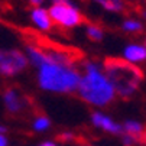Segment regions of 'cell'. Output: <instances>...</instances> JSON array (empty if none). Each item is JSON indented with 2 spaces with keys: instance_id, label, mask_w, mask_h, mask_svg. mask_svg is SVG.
<instances>
[{
  "instance_id": "d6986e66",
  "label": "cell",
  "mask_w": 146,
  "mask_h": 146,
  "mask_svg": "<svg viewBox=\"0 0 146 146\" xmlns=\"http://www.w3.org/2000/svg\"><path fill=\"white\" fill-rule=\"evenodd\" d=\"M139 13H140L143 17H146V7H140V9H139Z\"/></svg>"
},
{
  "instance_id": "7c38bea8",
  "label": "cell",
  "mask_w": 146,
  "mask_h": 146,
  "mask_svg": "<svg viewBox=\"0 0 146 146\" xmlns=\"http://www.w3.org/2000/svg\"><path fill=\"white\" fill-rule=\"evenodd\" d=\"M87 36L93 40V42H97L103 38V29L98 26V25H94V23H88V28H87Z\"/></svg>"
},
{
  "instance_id": "ffe728a7",
  "label": "cell",
  "mask_w": 146,
  "mask_h": 146,
  "mask_svg": "<svg viewBox=\"0 0 146 146\" xmlns=\"http://www.w3.org/2000/svg\"><path fill=\"white\" fill-rule=\"evenodd\" d=\"M52 3H68L70 0H51Z\"/></svg>"
},
{
  "instance_id": "9a60e30c",
  "label": "cell",
  "mask_w": 146,
  "mask_h": 146,
  "mask_svg": "<svg viewBox=\"0 0 146 146\" xmlns=\"http://www.w3.org/2000/svg\"><path fill=\"white\" fill-rule=\"evenodd\" d=\"M74 139H75V136L72 133H61L56 136L58 142H68V140H74Z\"/></svg>"
},
{
  "instance_id": "7402d4cb",
  "label": "cell",
  "mask_w": 146,
  "mask_h": 146,
  "mask_svg": "<svg viewBox=\"0 0 146 146\" xmlns=\"http://www.w3.org/2000/svg\"><path fill=\"white\" fill-rule=\"evenodd\" d=\"M42 146H55V145H54V143H44Z\"/></svg>"
},
{
  "instance_id": "7a4b0ae2",
  "label": "cell",
  "mask_w": 146,
  "mask_h": 146,
  "mask_svg": "<svg viewBox=\"0 0 146 146\" xmlns=\"http://www.w3.org/2000/svg\"><path fill=\"white\" fill-rule=\"evenodd\" d=\"M103 67L114 93L126 100L136 93L139 84L145 78L142 68L123 58L107 56L103 62Z\"/></svg>"
},
{
  "instance_id": "8992f818",
  "label": "cell",
  "mask_w": 146,
  "mask_h": 146,
  "mask_svg": "<svg viewBox=\"0 0 146 146\" xmlns=\"http://www.w3.org/2000/svg\"><path fill=\"white\" fill-rule=\"evenodd\" d=\"M48 13H49L52 23L62 29H70V28L78 26L82 22H86L84 16L70 2L68 3H54V6H51Z\"/></svg>"
},
{
  "instance_id": "5bb4252c",
  "label": "cell",
  "mask_w": 146,
  "mask_h": 146,
  "mask_svg": "<svg viewBox=\"0 0 146 146\" xmlns=\"http://www.w3.org/2000/svg\"><path fill=\"white\" fill-rule=\"evenodd\" d=\"M33 127H35L36 130H45V129L49 127V121H48V119L44 116V113H42V114H38V117H36L35 123H33Z\"/></svg>"
},
{
  "instance_id": "8fae6325",
  "label": "cell",
  "mask_w": 146,
  "mask_h": 146,
  "mask_svg": "<svg viewBox=\"0 0 146 146\" xmlns=\"http://www.w3.org/2000/svg\"><path fill=\"white\" fill-rule=\"evenodd\" d=\"M126 58H129L130 61H143L146 59V49L142 48V46H137V45H133V46H129L124 52Z\"/></svg>"
},
{
  "instance_id": "4fadbf2b",
  "label": "cell",
  "mask_w": 146,
  "mask_h": 146,
  "mask_svg": "<svg viewBox=\"0 0 146 146\" xmlns=\"http://www.w3.org/2000/svg\"><path fill=\"white\" fill-rule=\"evenodd\" d=\"M123 29L127 32H142V23L135 19H127L123 22Z\"/></svg>"
},
{
  "instance_id": "2e32d148",
  "label": "cell",
  "mask_w": 146,
  "mask_h": 146,
  "mask_svg": "<svg viewBox=\"0 0 146 146\" xmlns=\"http://www.w3.org/2000/svg\"><path fill=\"white\" fill-rule=\"evenodd\" d=\"M139 143H145V145H146V127H143V132H142V135H140Z\"/></svg>"
},
{
  "instance_id": "5b68a950",
  "label": "cell",
  "mask_w": 146,
  "mask_h": 146,
  "mask_svg": "<svg viewBox=\"0 0 146 146\" xmlns=\"http://www.w3.org/2000/svg\"><path fill=\"white\" fill-rule=\"evenodd\" d=\"M3 98H5V106L7 113L13 117H22L26 113L36 114V116L42 114L40 109L36 106L35 100L16 87H7L3 94Z\"/></svg>"
},
{
  "instance_id": "277c9868",
  "label": "cell",
  "mask_w": 146,
  "mask_h": 146,
  "mask_svg": "<svg viewBox=\"0 0 146 146\" xmlns=\"http://www.w3.org/2000/svg\"><path fill=\"white\" fill-rule=\"evenodd\" d=\"M80 75L74 68L58 65V64H42L39 67V84L45 90L70 93L78 88Z\"/></svg>"
},
{
  "instance_id": "6da1fadb",
  "label": "cell",
  "mask_w": 146,
  "mask_h": 146,
  "mask_svg": "<svg viewBox=\"0 0 146 146\" xmlns=\"http://www.w3.org/2000/svg\"><path fill=\"white\" fill-rule=\"evenodd\" d=\"M17 32L22 36L28 48L32 62L38 67L46 64V62H51V64H58L75 70V65H78L86 58L84 52L81 49L56 42V40H51L48 36L31 28L19 29Z\"/></svg>"
},
{
  "instance_id": "44dd1931",
  "label": "cell",
  "mask_w": 146,
  "mask_h": 146,
  "mask_svg": "<svg viewBox=\"0 0 146 146\" xmlns=\"http://www.w3.org/2000/svg\"><path fill=\"white\" fill-rule=\"evenodd\" d=\"M3 132H6V127H3V126H0V133H3Z\"/></svg>"
},
{
  "instance_id": "ac0fdd59",
  "label": "cell",
  "mask_w": 146,
  "mask_h": 146,
  "mask_svg": "<svg viewBox=\"0 0 146 146\" xmlns=\"http://www.w3.org/2000/svg\"><path fill=\"white\" fill-rule=\"evenodd\" d=\"M6 145H7V140H6V137L0 135V146H6Z\"/></svg>"
},
{
  "instance_id": "30bf717a",
  "label": "cell",
  "mask_w": 146,
  "mask_h": 146,
  "mask_svg": "<svg viewBox=\"0 0 146 146\" xmlns=\"http://www.w3.org/2000/svg\"><path fill=\"white\" fill-rule=\"evenodd\" d=\"M94 2L98 3L106 10H110V12L121 13V12L126 10V3H124V0H94Z\"/></svg>"
},
{
  "instance_id": "e0dca14e",
  "label": "cell",
  "mask_w": 146,
  "mask_h": 146,
  "mask_svg": "<svg viewBox=\"0 0 146 146\" xmlns=\"http://www.w3.org/2000/svg\"><path fill=\"white\" fill-rule=\"evenodd\" d=\"M29 2H31V5H32V6H35V7H39L40 5L44 3V0H29Z\"/></svg>"
},
{
  "instance_id": "9c48e42d",
  "label": "cell",
  "mask_w": 146,
  "mask_h": 146,
  "mask_svg": "<svg viewBox=\"0 0 146 146\" xmlns=\"http://www.w3.org/2000/svg\"><path fill=\"white\" fill-rule=\"evenodd\" d=\"M93 121H94L96 126H100L101 129L107 130L110 133H120L121 132V127L120 126H117V124L113 123L109 117L103 116L100 113H93Z\"/></svg>"
},
{
  "instance_id": "ba28073f",
  "label": "cell",
  "mask_w": 146,
  "mask_h": 146,
  "mask_svg": "<svg viewBox=\"0 0 146 146\" xmlns=\"http://www.w3.org/2000/svg\"><path fill=\"white\" fill-rule=\"evenodd\" d=\"M31 16H32V20H33V22H35L40 29H42V31H51V29H52L54 23H52V20H51V17H49L48 10H45V9H42V7H35V9L32 10Z\"/></svg>"
},
{
  "instance_id": "3957f363",
  "label": "cell",
  "mask_w": 146,
  "mask_h": 146,
  "mask_svg": "<svg viewBox=\"0 0 146 146\" xmlns=\"http://www.w3.org/2000/svg\"><path fill=\"white\" fill-rule=\"evenodd\" d=\"M86 77L80 80L78 91L82 100L96 106H106L114 100V90L109 80L104 77L96 64H86Z\"/></svg>"
},
{
  "instance_id": "52a82bcc",
  "label": "cell",
  "mask_w": 146,
  "mask_h": 146,
  "mask_svg": "<svg viewBox=\"0 0 146 146\" xmlns=\"http://www.w3.org/2000/svg\"><path fill=\"white\" fill-rule=\"evenodd\" d=\"M29 65V61L23 52L17 49H0V74L15 75L23 71Z\"/></svg>"
},
{
  "instance_id": "603a6c76",
  "label": "cell",
  "mask_w": 146,
  "mask_h": 146,
  "mask_svg": "<svg viewBox=\"0 0 146 146\" xmlns=\"http://www.w3.org/2000/svg\"><path fill=\"white\" fill-rule=\"evenodd\" d=\"M0 22H2V20H0Z\"/></svg>"
}]
</instances>
